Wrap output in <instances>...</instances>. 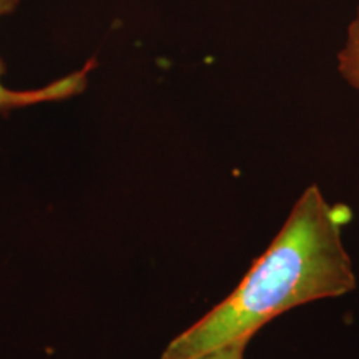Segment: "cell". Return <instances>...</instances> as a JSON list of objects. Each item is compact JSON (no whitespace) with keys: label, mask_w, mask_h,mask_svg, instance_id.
Here are the masks:
<instances>
[{"label":"cell","mask_w":359,"mask_h":359,"mask_svg":"<svg viewBox=\"0 0 359 359\" xmlns=\"http://www.w3.org/2000/svg\"><path fill=\"white\" fill-rule=\"evenodd\" d=\"M338 70L344 82L359 93V4L338 53Z\"/></svg>","instance_id":"obj_3"},{"label":"cell","mask_w":359,"mask_h":359,"mask_svg":"<svg viewBox=\"0 0 359 359\" xmlns=\"http://www.w3.org/2000/svg\"><path fill=\"white\" fill-rule=\"evenodd\" d=\"M20 0H0V19L8 15L15 11L19 6ZM93 70V62L90 60L87 65L82 69L69 74L64 79L53 80L52 83L43 85L40 88H30V90H15L8 88L4 83V67L2 60H0V111H11L17 109H25V107L39 105V103H48V102H60L67 100V98L79 95L87 88L88 75Z\"/></svg>","instance_id":"obj_2"},{"label":"cell","mask_w":359,"mask_h":359,"mask_svg":"<svg viewBox=\"0 0 359 359\" xmlns=\"http://www.w3.org/2000/svg\"><path fill=\"white\" fill-rule=\"evenodd\" d=\"M346 210L320 187L303 190L266 251L222 303L170 341L158 359H196L253 336L280 314L356 288L344 245Z\"/></svg>","instance_id":"obj_1"},{"label":"cell","mask_w":359,"mask_h":359,"mask_svg":"<svg viewBox=\"0 0 359 359\" xmlns=\"http://www.w3.org/2000/svg\"><path fill=\"white\" fill-rule=\"evenodd\" d=\"M248 344L246 343H236L230 344V346H223L203 354V356L196 359H245V351Z\"/></svg>","instance_id":"obj_4"}]
</instances>
